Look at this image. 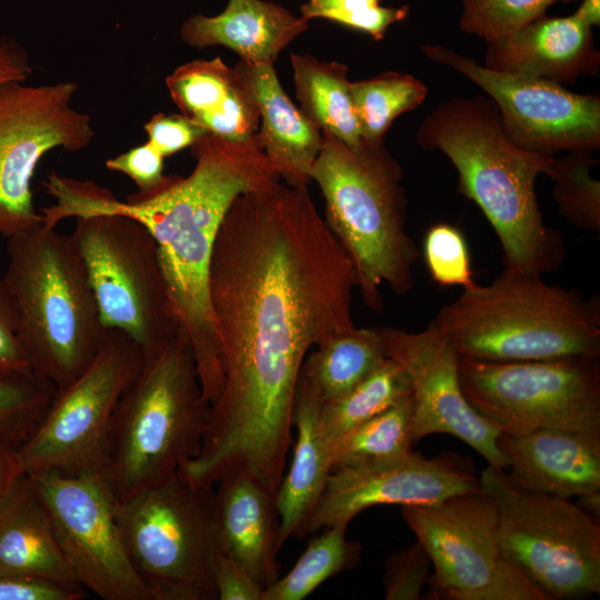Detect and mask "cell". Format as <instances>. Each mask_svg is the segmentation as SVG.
Returning <instances> with one entry per match:
<instances>
[{
    "mask_svg": "<svg viewBox=\"0 0 600 600\" xmlns=\"http://www.w3.org/2000/svg\"><path fill=\"white\" fill-rule=\"evenodd\" d=\"M357 287L308 188L278 181L234 200L210 263L223 383L189 462L194 478L216 483L247 472L278 490L302 363L313 346L356 327Z\"/></svg>",
    "mask_w": 600,
    "mask_h": 600,
    "instance_id": "obj_1",
    "label": "cell"
},
{
    "mask_svg": "<svg viewBox=\"0 0 600 600\" xmlns=\"http://www.w3.org/2000/svg\"><path fill=\"white\" fill-rule=\"evenodd\" d=\"M196 166L188 177L169 176L158 190L126 201L93 181L56 172L43 183L54 199L41 209L43 224L68 218L119 213L139 221L152 236L172 311L187 333L203 394L213 403L222 390L220 347L209 273L214 243L230 207L247 192L280 181L258 136L232 141L207 133L191 147Z\"/></svg>",
    "mask_w": 600,
    "mask_h": 600,
    "instance_id": "obj_2",
    "label": "cell"
},
{
    "mask_svg": "<svg viewBox=\"0 0 600 600\" xmlns=\"http://www.w3.org/2000/svg\"><path fill=\"white\" fill-rule=\"evenodd\" d=\"M416 140L441 151L458 171V191L490 222L504 268L548 274L561 267V233L544 223L536 181L554 156L524 151L508 138L494 102L484 96L438 104L420 123Z\"/></svg>",
    "mask_w": 600,
    "mask_h": 600,
    "instance_id": "obj_3",
    "label": "cell"
},
{
    "mask_svg": "<svg viewBox=\"0 0 600 600\" xmlns=\"http://www.w3.org/2000/svg\"><path fill=\"white\" fill-rule=\"evenodd\" d=\"M431 323L461 358H600L599 297L508 268L489 284L464 288Z\"/></svg>",
    "mask_w": 600,
    "mask_h": 600,
    "instance_id": "obj_4",
    "label": "cell"
},
{
    "mask_svg": "<svg viewBox=\"0 0 600 600\" xmlns=\"http://www.w3.org/2000/svg\"><path fill=\"white\" fill-rule=\"evenodd\" d=\"M324 199V221L351 260L366 306L383 310L380 288L412 290L420 250L409 236L400 163L383 141L349 146L322 132L311 170Z\"/></svg>",
    "mask_w": 600,
    "mask_h": 600,
    "instance_id": "obj_5",
    "label": "cell"
},
{
    "mask_svg": "<svg viewBox=\"0 0 600 600\" xmlns=\"http://www.w3.org/2000/svg\"><path fill=\"white\" fill-rule=\"evenodd\" d=\"M210 403L181 327L122 393L110 426L100 474L123 500L180 471L201 450Z\"/></svg>",
    "mask_w": 600,
    "mask_h": 600,
    "instance_id": "obj_6",
    "label": "cell"
},
{
    "mask_svg": "<svg viewBox=\"0 0 600 600\" xmlns=\"http://www.w3.org/2000/svg\"><path fill=\"white\" fill-rule=\"evenodd\" d=\"M1 278L31 371L56 389L77 378L101 349L107 329L70 236L43 222L7 238Z\"/></svg>",
    "mask_w": 600,
    "mask_h": 600,
    "instance_id": "obj_7",
    "label": "cell"
},
{
    "mask_svg": "<svg viewBox=\"0 0 600 600\" xmlns=\"http://www.w3.org/2000/svg\"><path fill=\"white\" fill-rule=\"evenodd\" d=\"M214 487L180 471L116 501L129 560L153 600H216Z\"/></svg>",
    "mask_w": 600,
    "mask_h": 600,
    "instance_id": "obj_8",
    "label": "cell"
},
{
    "mask_svg": "<svg viewBox=\"0 0 600 600\" xmlns=\"http://www.w3.org/2000/svg\"><path fill=\"white\" fill-rule=\"evenodd\" d=\"M479 479L498 508L503 550L546 600L600 593L599 519L571 499L520 490L490 464Z\"/></svg>",
    "mask_w": 600,
    "mask_h": 600,
    "instance_id": "obj_9",
    "label": "cell"
},
{
    "mask_svg": "<svg viewBox=\"0 0 600 600\" xmlns=\"http://www.w3.org/2000/svg\"><path fill=\"white\" fill-rule=\"evenodd\" d=\"M462 392L500 433L540 429L600 434L599 359L484 361L461 358Z\"/></svg>",
    "mask_w": 600,
    "mask_h": 600,
    "instance_id": "obj_10",
    "label": "cell"
},
{
    "mask_svg": "<svg viewBox=\"0 0 600 600\" xmlns=\"http://www.w3.org/2000/svg\"><path fill=\"white\" fill-rule=\"evenodd\" d=\"M74 219L70 237L86 267L103 327L128 336L144 358L153 354L180 324L152 236L124 214L89 213Z\"/></svg>",
    "mask_w": 600,
    "mask_h": 600,
    "instance_id": "obj_11",
    "label": "cell"
},
{
    "mask_svg": "<svg viewBox=\"0 0 600 600\" xmlns=\"http://www.w3.org/2000/svg\"><path fill=\"white\" fill-rule=\"evenodd\" d=\"M401 514L433 567L428 599L546 600L503 550L498 508L482 489Z\"/></svg>",
    "mask_w": 600,
    "mask_h": 600,
    "instance_id": "obj_12",
    "label": "cell"
},
{
    "mask_svg": "<svg viewBox=\"0 0 600 600\" xmlns=\"http://www.w3.org/2000/svg\"><path fill=\"white\" fill-rule=\"evenodd\" d=\"M144 362L140 347L117 329L92 362L56 389L44 412L17 447L20 472L100 473L116 407Z\"/></svg>",
    "mask_w": 600,
    "mask_h": 600,
    "instance_id": "obj_13",
    "label": "cell"
},
{
    "mask_svg": "<svg viewBox=\"0 0 600 600\" xmlns=\"http://www.w3.org/2000/svg\"><path fill=\"white\" fill-rule=\"evenodd\" d=\"M26 82L0 88V234L6 238L42 223L31 183L44 154L56 148L79 151L94 138L90 117L71 104L74 82Z\"/></svg>",
    "mask_w": 600,
    "mask_h": 600,
    "instance_id": "obj_14",
    "label": "cell"
},
{
    "mask_svg": "<svg viewBox=\"0 0 600 600\" xmlns=\"http://www.w3.org/2000/svg\"><path fill=\"white\" fill-rule=\"evenodd\" d=\"M79 586L103 600H153L133 569L100 473H26Z\"/></svg>",
    "mask_w": 600,
    "mask_h": 600,
    "instance_id": "obj_15",
    "label": "cell"
},
{
    "mask_svg": "<svg viewBox=\"0 0 600 600\" xmlns=\"http://www.w3.org/2000/svg\"><path fill=\"white\" fill-rule=\"evenodd\" d=\"M421 51L488 94L516 147L547 156L600 148L598 94H580L544 79L496 71L444 46L424 44Z\"/></svg>",
    "mask_w": 600,
    "mask_h": 600,
    "instance_id": "obj_16",
    "label": "cell"
},
{
    "mask_svg": "<svg viewBox=\"0 0 600 600\" xmlns=\"http://www.w3.org/2000/svg\"><path fill=\"white\" fill-rule=\"evenodd\" d=\"M387 356L399 363L410 382L412 441L434 433L456 437L488 464L506 469L498 447L500 431L478 414L466 399L459 379L460 356L430 322L419 332L380 328Z\"/></svg>",
    "mask_w": 600,
    "mask_h": 600,
    "instance_id": "obj_17",
    "label": "cell"
},
{
    "mask_svg": "<svg viewBox=\"0 0 600 600\" xmlns=\"http://www.w3.org/2000/svg\"><path fill=\"white\" fill-rule=\"evenodd\" d=\"M481 489L471 464L456 456L424 458L411 452L389 466L333 469L311 512L303 536L349 522L379 504L421 506Z\"/></svg>",
    "mask_w": 600,
    "mask_h": 600,
    "instance_id": "obj_18",
    "label": "cell"
},
{
    "mask_svg": "<svg viewBox=\"0 0 600 600\" xmlns=\"http://www.w3.org/2000/svg\"><path fill=\"white\" fill-rule=\"evenodd\" d=\"M513 487L571 499L600 491V434L540 429L498 438Z\"/></svg>",
    "mask_w": 600,
    "mask_h": 600,
    "instance_id": "obj_19",
    "label": "cell"
},
{
    "mask_svg": "<svg viewBox=\"0 0 600 600\" xmlns=\"http://www.w3.org/2000/svg\"><path fill=\"white\" fill-rule=\"evenodd\" d=\"M591 27L574 13L538 19L487 42L484 67L548 81L573 83L581 76H596L600 68Z\"/></svg>",
    "mask_w": 600,
    "mask_h": 600,
    "instance_id": "obj_20",
    "label": "cell"
},
{
    "mask_svg": "<svg viewBox=\"0 0 600 600\" xmlns=\"http://www.w3.org/2000/svg\"><path fill=\"white\" fill-rule=\"evenodd\" d=\"M216 486L218 551L240 563L266 589L280 573L276 492L247 472L230 473Z\"/></svg>",
    "mask_w": 600,
    "mask_h": 600,
    "instance_id": "obj_21",
    "label": "cell"
},
{
    "mask_svg": "<svg viewBox=\"0 0 600 600\" xmlns=\"http://www.w3.org/2000/svg\"><path fill=\"white\" fill-rule=\"evenodd\" d=\"M234 69L258 106L257 134L269 162L284 183L308 188L321 148V130L288 97L274 63L240 60Z\"/></svg>",
    "mask_w": 600,
    "mask_h": 600,
    "instance_id": "obj_22",
    "label": "cell"
},
{
    "mask_svg": "<svg viewBox=\"0 0 600 600\" xmlns=\"http://www.w3.org/2000/svg\"><path fill=\"white\" fill-rule=\"evenodd\" d=\"M0 574L86 591L77 582L47 509L23 472L14 478L0 501Z\"/></svg>",
    "mask_w": 600,
    "mask_h": 600,
    "instance_id": "obj_23",
    "label": "cell"
},
{
    "mask_svg": "<svg viewBox=\"0 0 600 600\" xmlns=\"http://www.w3.org/2000/svg\"><path fill=\"white\" fill-rule=\"evenodd\" d=\"M309 27L280 4L264 0H229L217 16L193 14L181 26L184 43L196 49L223 46L242 61L274 63L279 53Z\"/></svg>",
    "mask_w": 600,
    "mask_h": 600,
    "instance_id": "obj_24",
    "label": "cell"
},
{
    "mask_svg": "<svg viewBox=\"0 0 600 600\" xmlns=\"http://www.w3.org/2000/svg\"><path fill=\"white\" fill-rule=\"evenodd\" d=\"M322 404L310 384L300 377L293 407L297 430L293 457L276 492L280 549L289 538L304 537V526L332 471L331 442L321 423Z\"/></svg>",
    "mask_w": 600,
    "mask_h": 600,
    "instance_id": "obj_25",
    "label": "cell"
},
{
    "mask_svg": "<svg viewBox=\"0 0 600 600\" xmlns=\"http://www.w3.org/2000/svg\"><path fill=\"white\" fill-rule=\"evenodd\" d=\"M293 81L300 110L321 130L349 146L362 141L348 67L311 54L291 53Z\"/></svg>",
    "mask_w": 600,
    "mask_h": 600,
    "instance_id": "obj_26",
    "label": "cell"
},
{
    "mask_svg": "<svg viewBox=\"0 0 600 600\" xmlns=\"http://www.w3.org/2000/svg\"><path fill=\"white\" fill-rule=\"evenodd\" d=\"M387 357L380 328L354 327L309 352L302 363L300 377L326 403L353 389Z\"/></svg>",
    "mask_w": 600,
    "mask_h": 600,
    "instance_id": "obj_27",
    "label": "cell"
},
{
    "mask_svg": "<svg viewBox=\"0 0 600 600\" xmlns=\"http://www.w3.org/2000/svg\"><path fill=\"white\" fill-rule=\"evenodd\" d=\"M411 394L331 442L333 469H368L398 462L411 452Z\"/></svg>",
    "mask_w": 600,
    "mask_h": 600,
    "instance_id": "obj_28",
    "label": "cell"
},
{
    "mask_svg": "<svg viewBox=\"0 0 600 600\" xmlns=\"http://www.w3.org/2000/svg\"><path fill=\"white\" fill-rule=\"evenodd\" d=\"M348 524L324 528L316 536L293 568L264 589L262 600H302L326 580L353 569L362 546L347 538Z\"/></svg>",
    "mask_w": 600,
    "mask_h": 600,
    "instance_id": "obj_29",
    "label": "cell"
},
{
    "mask_svg": "<svg viewBox=\"0 0 600 600\" xmlns=\"http://www.w3.org/2000/svg\"><path fill=\"white\" fill-rule=\"evenodd\" d=\"M411 394L402 367L387 359L342 397L326 402L321 423L330 442Z\"/></svg>",
    "mask_w": 600,
    "mask_h": 600,
    "instance_id": "obj_30",
    "label": "cell"
},
{
    "mask_svg": "<svg viewBox=\"0 0 600 600\" xmlns=\"http://www.w3.org/2000/svg\"><path fill=\"white\" fill-rule=\"evenodd\" d=\"M350 89L361 137L369 142L383 141L396 118L419 107L428 96L422 81L396 71L351 82Z\"/></svg>",
    "mask_w": 600,
    "mask_h": 600,
    "instance_id": "obj_31",
    "label": "cell"
},
{
    "mask_svg": "<svg viewBox=\"0 0 600 600\" xmlns=\"http://www.w3.org/2000/svg\"><path fill=\"white\" fill-rule=\"evenodd\" d=\"M166 84L181 114L200 127L243 88L237 70L228 67L220 57L178 67L166 78Z\"/></svg>",
    "mask_w": 600,
    "mask_h": 600,
    "instance_id": "obj_32",
    "label": "cell"
},
{
    "mask_svg": "<svg viewBox=\"0 0 600 600\" xmlns=\"http://www.w3.org/2000/svg\"><path fill=\"white\" fill-rule=\"evenodd\" d=\"M592 153L574 151L553 157L546 176L554 182L558 212L577 229L600 233V182L591 176L598 163Z\"/></svg>",
    "mask_w": 600,
    "mask_h": 600,
    "instance_id": "obj_33",
    "label": "cell"
},
{
    "mask_svg": "<svg viewBox=\"0 0 600 600\" xmlns=\"http://www.w3.org/2000/svg\"><path fill=\"white\" fill-rule=\"evenodd\" d=\"M56 388L33 372L0 379V437L17 447L38 422Z\"/></svg>",
    "mask_w": 600,
    "mask_h": 600,
    "instance_id": "obj_34",
    "label": "cell"
},
{
    "mask_svg": "<svg viewBox=\"0 0 600 600\" xmlns=\"http://www.w3.org/2000/svg\"><path fill=\"white\" fill-rule=\"evenodd\" d=\"M557 1L573 0H462L459 27L491 42L544 16Z\"/></svg>",
    "mask_w": 600,
    "mask_h": 600,
    "instance_id": "obj_35",
    "label": "cell"
},
{
    "mask_svg": "<svg viewBox=\"0 0 600 600\" xmlns=\"http://www.w3.org/2000/svg\"><path fill=\"white\" fill-rule=\"evenodd\" d=\"M422 256L436 283L464 289L476 282L466 238L457 227L444 222L431 226L423 238Z\"/></svg>",
    "mask_w": 600,
    "mask_h": 600,
    "instance_id": "obj_36",
    "label": "cell"
},
{
    "mask_svg": "<svg viewBox=\"0 0 600 600\" xmlns=\"http://www.w3.org/2000/svg\"><path fill=\"white\" fill-rule=\"evenodd\" d=\"M382 0H308L301 6V17L306 20L324 18L381 40L390 26L402 21L409 7L391 8L381 6Z\"/></svg>",
    "mask_w": 600,
    "mask_h": 600,
    "instance_id": "obj_37",
    "label": "cell"
},
{
    "mask_svg": "<svg viewBox=\"0 0 600 600\" xmlns=\"http://www.w3.org/2000/svg\"><path fill=\"white\" fill-rule=\"evenodd\" d=\"M431 560L417 540L384 561V598L387 600H419L430 577Z\"/></svg>",
    "mask_w": 600,
    "mask_h": 600,
    "instance_id": "obj_38",
    "label": "cell"
},
{
    "mask_svg": "<svg viewBox=\"0 0 600 600\" xmlns=\"http://www.w3.org/2000/svg\"><path fill=\"white\" fill-rule=\"evenodd\" d=\"M164 157L148 141L106 161V167L129 177L139 193L161 188L169 179L163 174Z\"/></svg>",
    "mask_w": 600,
    "mask_h": 600,
    "instance_id": "obj_39",
    "label": "cell"
},
{
    "mask_svg": "<svg viewBox=\"0 0 600 600\" xmlns=\"http://www.w3.org/2000/svg\"><path fill=\"white\" fill-rule=\"evenodd\" d=\"M148 142L164 158L186 148H191L209 133L206 129L183 114H153L144 124Z\"/></svg>",
    "mask_w": 600,
    "mask_h": 600,
    "instance_id": "obj_40",
    "label": "cell"
},
{
    "mask_svg": "<svg viewBox=\"0 0 600 600\" xmlns=\"http://www.w3.org/2000/svg\"><path fill=\"white\" fill-rule=\"evenodd\" d=\"M17 311L0 279V379L32 372L19 342Z\"/></svg>",
    "mask_w": 600,
    "mask_h": 600,
    "instance_id": "obj_41",
    "label": "cell"
},
{
    "mask_svg": "<svg viewBox=\"0 0 600 600\" xmlns=\"http://www.w3.org/2000/svg\"><path fill=\"white\" fill-rule=\"evenodd\" d=\"M214 583L219 600H262L264 588L240 563L218 551Z\"/></svg>",
    "mask_w": 600,
    "mask_h": 600,
    "instance_id": "obj_42",
    "label": "cell"
},
{
    "mask_svg": "<svg viewBox=\"0 0 600 600\" xmlns=\"http://www.w3.org/2000/svg\"><path fill=\"white\" fill-rule=\"evenodd\" d=\"M87 593L44 580L0 574V600H79Z\"/></svg>",
    "mask_w": 600,
    "mask_h": 600,
    "instance_id": "obj_43",
    "label": "cell"
},
{
    "mask_svg": "<svg viewBox=\"0 0 600 600\" xmlns=\"http://www.w3.org/2000/svg\"><path fill=\"white\" fill-rule=\"evenodd\" d=\"M33 71L26 50L0 36V88L11 82L27 81Z\"/></svg>",
    "mask_w": 600,
    "mask_h": 600,
    "instance_id": "obj_44",
    "label": "cell"
},
{
    "mask_svg": "<svg viewBox=\"0 0 600 600\" xmlns=\"http://www.w3.org/2000/svg\"><path fill=\"white\" fill-rule=\"evenodd\" d=\"M17 444L0 437V501L20 473L16 458Z\"/></svg>",
    "mask_w": 600,
    "mask_h": 600,
    "instance_id": "obj_45",
    "label": "cell"
},
{
    "mask_svg": "<svg viewBox=\"0 0 600 600\" xmlns=\"http://www.w3.org/2000/svg\"><path fill=\"white\" fill-rule=\"evenodd\" d=\"M574 14L587 26L594 27L600 23V0H582Z\"/></svg>",
    "mask_w": 600,
    "mask_h": 600,
    "instance_id": "obj_46",
    "label": "cell"
},
{
    "mask_svg": "<svg viewBox=\"0 0 600 600\" xmlns=\"http://www.w3.org/2000/svg\"><path fill=\"white\" fill-rule=\"evenodd\" d=\"M577 503L590 516L600 517V491L578 497Z\"/></svg>",
    "mask_w": 600,
    "mask_h": 600,
    "instance_id": "obj_47",
    "label": "cell"
}]
</instances>
